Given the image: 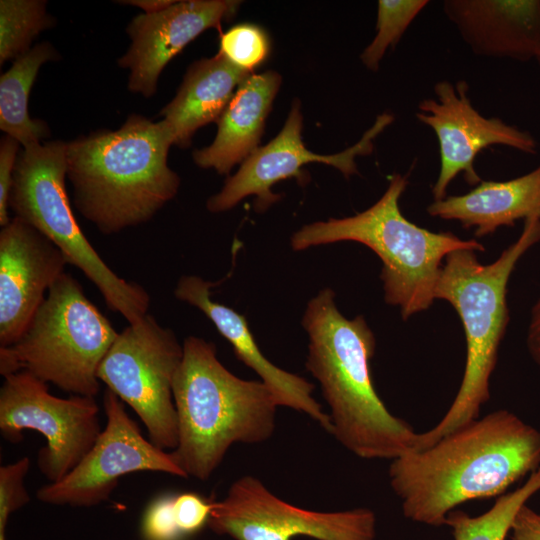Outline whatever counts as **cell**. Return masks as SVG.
I'll return each mask as SVG.
<instances>
[{
	"label": "cell",
	"instance_id": "25",
	"mask_svg": "<svg viewBox=\"0 0 540 540\" xmlns=\"http://www.w3.org/2000/svg\"><path fill=\"white\" fill-rule=\"evenodd\" d=\"M429 4L428 0H379L377 33L360 58L366 68L377 71L390 47H395L410 24Z\"/></svg>",
	"mask_w": 540,
	"mask_h": 540
},
{
	"label": "cell",
	"instance_id": "26",
	"mask_svg": "<svg viewBox=\"0 0 540 540\" xmlns=\"http://www.w3.org/2000/svg\"><path fill=\"white\" fill-rule=\"evenodd\" d=\"M270 43L265 31L254 24H238L221 34L219 52L242 70L252 73L267 58Z\"/></svg>",
	"mask_w": 540,
	"mask_h": 540
},
{
	"label": "cell",
	"instance_id": "13",
	"mask_svg": "<svg viewBox=\"0 0 540 540\" xmlns=\"http://www.w3.org/2000/svg\"><path fill=\"white\" fill-rule=\"evenodd\" d=\"M464 80L434 85L435 98L419 102L416 118L435 133L439 144L440 168L432 186L434 201L446 197L447 188L459 174L467 184L478 185L482 179L474 168L478 154L493 145H503L526 154L537 153L532 134L498 117L481 115L469 99Z\"/></svg>",
	"mask_w": 540,
	"mask_h": 540
},
{
	"label": "cell",
	"instance_id": "14",
	"mask_svg": "<svg viewBox=\"0 0 540 540\" xmlns=\"http://www.w3.org/2000/svg\"><path fill=\"white\" fill-rule=\"evenodd\" d=\"M393 121L391 114L379 115L353 146L333 155L316 154L308 150L302 141L303 117L300 102L294 101L279 134L265 146L258 147L241 164L223 188L208 199L207 209L212 213L224 212L242 199L255 195L254 208L262 213L279 199V195L271 191L274 184L293 177L300 184L308 182V176L301 167L311 162L333 166L347 178L358 174L355 158L370 154L374 139Z\"/></svg>",
	"mask_w": 540,
	"mask_h": 540
},
{
	"label": "cell",
	"instance_id": "18",
	"mask_svg": "<svg viewBox=\"0 0 540 540\" xmlns=\"http://www.w3.org/2000/svg\"><path fill=\"white\" fill-rule=\"evenodd\" d=\"M442 8L475 55L540 58V0H445Z\"/></svg>",
	"mask_w": 540,
	"mask_h": 540
},
{
	"label": "cell",
	"instance_id": "24",
	"mask_svg": "<svg viewBox=\"0 0 540 540\" xmlns=\"http://www.w3.org/2000/svg\"><path fill=\"white\" fill-rule=\"evenodd\" d=\"M43 0L0 1V64L28 52L35 37L51 28L54 18Z\"/></svg>",
	"mask_w": 540,
	"mask_h": 540
},
{
	"label": "cell",
	"instance_id": "10",
	"mask_svg": "<svg viewBox=\"0 0 540 540\" xmlns=\"http://www.w3.org/2000/svg\"><path fill=\"white\" fill-rule=\"evenodd\" d=\"M94 397L59 398L47 383L26 371L4 377L0 389V431L18 443L24 430L39 432L46 445L37 456L41 473L57 482L69 474L92 448L103 429Z\"/></svg>",
	"mask_w": 540,
	"mask_h": 540
},
{
	"label": "cell",
	"instance_id": "32",
	"mask_svg": "<svg viewBox=\"0 0 540 540\" xmlns=\"http://www.w3.org/2000/svg\"><path fill=\"white\" fill-rule=\"evenodd\" d=\"M526 343L530 356L540 368V298L531 310Z\"/></svg>",
	"mask_w": 540,
	"mask_h": 540
},
{
	"label": "cell",
	"instance_id": "23",
	"mask_svg": "<svg viewBox=\"0 0 540 540\" xmlns=\"http://www.w3.org/2000/svg\"><path fill=\"white\" fill-rule=\"evenodd\" d=\"M539 491L540 467L520 487L499 496L483 514L470 516L453 510L445 525L451 528L454 540H506L518 511Z\"/></svg>",
	"mask_w": 540,
	"mask_h": 540
},
{
	"label": "cell",
	"instance_id": "27",
	"mask_svg": "<svg viewBox=\"0 0 540 540\" xmlns=\"http://www.w3.org/2000/svg\"><path fill=\"white\" fill-rule=\"evenodd\" d=\"M30 465V458L25 456L0 467V533L5 532L10 514L30 501L24 485Z\"/></svg>",
	"mask_w": 540,
	"mask_h": 540
},
{
	"label": "cell",
	"instance_id": "28",
	"mask_svg": "<svg viewBox=\"0 0 540 540\" xmlns=\"http://www.w3.org/2000/svg\"><path fill=\"white\" fill-rule=\"evenodd\" d=\"M174 495L163 494L149 503L141 520L144 540H184L173 511Z\"/></svg>",
	"mask_w": 540,
	"mask_h": 540
},
{
	"label": "cell",
	"instance_id": "2",
	"mask_svg": "<svg viewBox=\"0 0 540 540\" xmlns=\"http://www.w3.org/2000/svg\"><path fill=\"white\" fill-rule=\"evenodd\" d=\"M302 325L309 339L306 368L320 384L335 439L362 459L393 460L414 450L419 433L388 410L374 387L376 341L366 320L347 319L325 288L308 302Z\"/></svg>",
	"mask_w": 540,
	"mask_h": 540
},
{
	"label": "cell",
	"instance_id": "29",
	"mask_svg": "<svg viewBox=\"0 0 540 540\" xmlns=\"http://www.w3.org/2000/svg\"><path fill=\"white\" fill-rule=\"evenodd\" d=\"M214 501L198 493L183 492L174 495L173 511L177 525L185 537L199 532L208 525Z\"/></svg>",
	"mask_w": 540,
	"mask_h": 540
},
{
	"label": "cell",
	"instance_id": "33",
	"mask_svg": "<svg viewBox=\"0 0 540 540\" xmlns=\"http://www.w3.org/2000/svg\"><path fill=\"white\" fill-rule=\"evenodd\" d=\"M175 1L171 0H128L117 1L125 5H132L141 8L145 13H155L171 6Z\"/></svg>",
	"mask_w": 540,
	"mask_h": 540
},
{
	"label": "cell",
	"instance_id": "30",
	"mask_svg": "<svg viewBox=\"0 0 540 540\" xmlns=\"http://www.w3.org/2000/svg\"><path fill=\"white\" fill-rule=\"evenodd\" d=\"M20 143L14 138L5 135L0 141V225L8 224L9 194L13 180V173L17 161Z\"/></svg>",
	"mask_w": 540,
	"mask_h": 540
},
{
	"label": "cell",
	"instance_id": "15",
	"mask_svg": "<svg viewBox=\"0 0 540 540\" xmlns=\"http://www.w3.org/2000/svg\"><path fill=\"white\" fill-rule=\"evenodd\" d=\"M69 264L43 233L13 217L0 231V347L15 343Z\"/></svg>",
	"mask_w": 540,
	"mask_h": 540
},
{
	"label": "cell",
	"instance_id": "22",
	"mask_svg": "<svg viewBox=\"0 0 540 540\" xmlns=\"http://www.w3.org/2000/svg\"><path fill=\"white\" fill-rule=\"evenodd\" d=\"M59 59L49 42H41L13 61L0 77V128L23 148L41 143L50 136L46 122L30 118L29 95L40 67Z\"/></svg>",
	"mask_w": 540,
	"mask_h": 540
},
{
	"label": "cell",
	"instance_id": "11",
	"mask_svg": "<svg viewBox=\"0 0 540 540\" xmlns=\"http://www.w3.org/2000/svg\"><path fill=\"white\" fill-rule=\"evenodd\" d=\"M235 540H375L376 516L367 508L320 512L292 505L251 475L236 479L214 501L207 525Z\"/></svg>",
	"mask_w": 540,
	"mask_h": 540
},
{
	"label": "cell",
	"instance_id": "31",
	"mask_svg": "<svg viewBox=\"0 0 540 540\" xmlns=\"http://www.w3.org/2000/svg\"><path fill=\"white\" fill-rule=\"evenodd\" d=\"M510 540H540V512L522 506L511 526Z\"/></svg>",
	"mask_w": 540,
	"mask_h": 540
},
{
	"label": "cell",
	"instance_id": "35",
	"mask_svg": "<svg viewBox=\"0 0 540 540\" xmlns=\"http://www.w3.org/2000/svg\"><path fill=\"white\" fill-rule=\"evenodd\" d=\"M537 61H538V63L540 64V58H539Z\"/></svg>",
	"mask_w": 540,
	"mask_h": 540
},
{
	"label": "cell",
	"instance_id": "21",
	"mask_svg": "<svg viewBox=\"0 0 540 540\" xmlns=\"http://www.w3.org/2000/svg\"><path fill=\"white\" fill-rule=\"evenodd\" d=\"M250 74L220 53L192 63L176 96L160 113L174 136V144L189 146L199 128L217 122L235 88Z\"/></svg>",
	"mask_w": 540,
	"mask_h": 540
},
{
	"label": "cell",
	"instance_id": "34",
	"mask_svg": "<svg viewBox=\"0 0 540 540\" xmlns=\"http://www.w3.org/2000/svg\"><path fill=\"white\" fill-rule=\"evenodd\" d=\"M0 540H5V532H4V533H0Z\"/></svg>",
	"mask_w": 540,
	"mask_h": 540
},
{
	"label": "cell",
	"instance_id": "4",
	"mask_svg": "<svg viewBox=\"0 0 540 540\" xmlns=\"http://www.w3.org/2000/svg\"><path fill=\"white\" fill-rule=\"evenodd\" d=\"M172 389L178 427L172 452L187 477L208 480L232 445L259 444L275 431L279 405L272 390L230 372L212 342L184 340Z\"/></svg>",
	"mask_w": 540,
	"mask_h": 540
},
{
	"label": "cell",
	"instance_id": "7",
	"mask_svg": "<svg viewBox=\"0 0 540 540\" xmlns=\"http://www.w3.org/2000/svg\"><path fill=\"white\" fill-rule=\"evenodd\" d=\"M118 332L65 272L21 337L0 347V374L26 371L72 395L99 393L97 373Z\"/></svg>",
	"mask_w": 540,
	"mask_h": 540
},
{
	"label": "cell",
	"instance_id": "12",
	"mask_svg": "<svg viewBox=\"0 0 540 540\" xmlns=\"http://www.w3.org/2000/svg\"><path fill=\"white\" fill-rule=\"evenodd\" d=\"M106 425L92 448L64 478L38 489L43 503L91 507L109 499L119 479L136 472L188 478L173 452L156 447L141 433L123 402L110 390L103 397Z\"/></svg>",
	"mask_w": 540,
	"mask_h": 540
},
{
	"label": "cell",
	"instance_id": "19",
	"mask_svg": "<svg viewBox=\"0 0 540 540\" xmlns=\"http://www.w3.org/2000/svg\"><path fill=\"white\" fill-rule=\"evenodd\" d=\"M280 84L281 76L275 71L250 74L219 116L212 144L193 152L195 164L227 174L243 163L258 148Z\"/></svg>",
	"mask_w": 540,
	"mask_h": 540
},
{
	"label": "cell",
	"instance_id": "9",
	"mask_svg": "<svg viewBox=\"0 0 540 540\" xmlns=\"http://www.w3.org/2000/svg\"><path fill=\"white\" fill-rule=\"evenodd\" d=\"M183 344L149 313L118 333L98 369V379L144 424L149 440L162 450L178 444L173 380Z\"/></svg>",
	"mask_w": 540,
	"mask_h": 540
},
{
	"label": "cell",
	"instance_id": "17",
	"mask_svg": "<svg viewBox=\"0 0 540 540\" xmlns=\"http://www.w3.org/2000/svg\"><path fill=\"white\" fill-rule=\"evenodd\" d=\"M212 283L195 275L179 278L175 297L202 311L232 345L236 357L251 368L273 392L277 403L302 412L331 432V421L313 397L314 386L302 376L288 372L267 359L258 347L246 318L211 298Z\"/></svg>",
	"mask_w": 540,
	"mask_h": 540
},
{
	"label": "cell",
	"instance_id": "1",
	"mask_svg": "<svg viewBox=\"0 0 540 540\" xmlns=\"http://www.w3.org/2000/svg\"><path fill=\"white\" fill-rule=\"evenodd\" d=\"M539 467L540 430L499 409L391 460L388 475L406 518L441 526L457 506L501 496Z\"/></svg>",
	"mask_w": 540,
	"mask_h": 540
},
{
	"label": "cell",
	"instance_id": "6",
	"mask_svg": "<svg viewBox=\"0 0 540 540\" xmlns=\"http://www.w3.org/2000/svg\"><path fill=\"white\" fill-rule=\"evenodd\" d=\"M407 185V175L394 174L384 194L365 211L305 225L291 238L295 251L340 241L370 248L382 262L384 299L400 308L404 320L433 304L443 262L451 252L485 250L476 239L432 232L405 218L399 200Z\"/></svg>",
	"mask_w": 540,
	"mask_h": 540
},
{
	"label": "cell",
	"instance_id": "20",
	"mask_svg": "<svg viewBox=\"0 0 540 540\" xmlns=\"http://www.w3.org/2000/svg\"><path fill=\"white\" fill-rule=\"evenodd\" d=\"M427 213L457 221L464 229L474 228L479 238L501 226H514L519 219H540V165L510 180H482L466 194L433 201Z\"/></svg>",
	"mask_w": 540,
	"mask_h": 540
},
{
	"label": "cell",
	"instance_id": "8",
	"mask_svg": "<svg viewBox=\"0 0 540 540\" xmlns=\"http://www.w3.org/2000/svg\"><path fill=\"white\" fill-rule=\"evenodd\" d=\"M67 142L23 148L17 157L8 207L49 238L98 289L107 307L134 324L148 314L149 293L118 276L87 240L66 191Z\"/></svg>",
	"mask_w": 540,
	"mask_h": 540
},
{
	"label": "cell",
	"instance_id": "5",
	"mask_svg": "<svg viewBox=\"0 0 540 540\" xmlns=\"http://www.w3.org/2000/svg\"><path fill=\"white\" fill-rule=\"evenodd\" d=\"M539 242L540 219L530 218L524 220L517 240L490 264H482L470 249L455 250L445 258L435 299L449 302L459 315L466 339L465 369L452 404L436 425L419 433L415 450L479 417L490 398V378L509 322V279L521 257Z\"/></svg>",
	"mask_w": 540,
	"mask_h": 540
},
{
	"label": "cell",
	"instance_id": "3",
	"mask_svg": "<svg viewBox=\"0 0 540 540\" xmlns=\"http://www.w3.org/2000/svg\"><path fill=\"white\" fill-rule=\"evenodd\" d=\"M174 136L163 121L130 115L115 131L67 142V177L79 213L103 234L148 222L179 189L168 166Z\"/></svg>",
	"mask_w": 540,
	"mask_h": 540
},
{
	"label": "cell",
	"instance_id": "16",
	"mask_svg": "<svg viewBox=\"0 0 540 540\" xmlns=\"http://www.w3.org/2000/svg\"><path fill=\"white\" fill-rule=\"evenodd\" d=\"M239 5L229 0L175 1L162 11L133 18L126 29L130 47L118 60L129 70L128 89L153 96L168 62L202 32L233 17Z\"/></svg>",
	"mask_w": 540,
	"mask_h": 540
}]
</instances>
